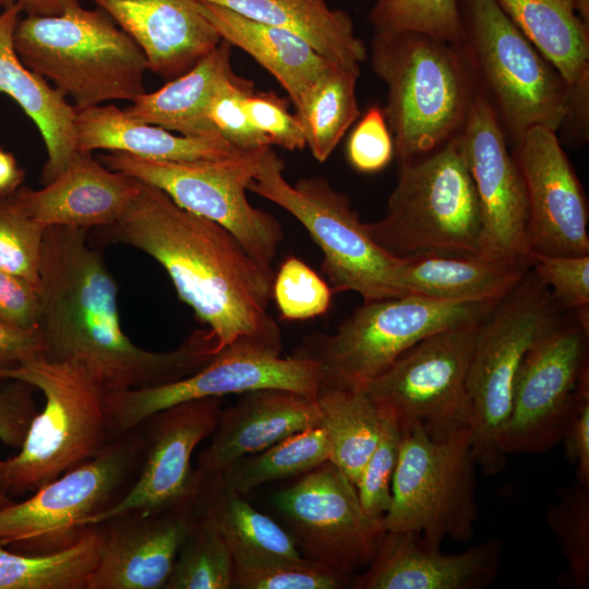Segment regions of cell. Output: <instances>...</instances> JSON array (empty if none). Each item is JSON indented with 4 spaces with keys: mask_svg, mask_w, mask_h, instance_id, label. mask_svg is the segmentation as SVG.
Here are the masks:
<instances>
[{
    "mask_svg": "<svg viewBox=\"0 0 589 589\" xmlns=\"http://www.w3.org/2000/svg\"><path fill=\"white\" fill-rule=\"evenodd\" d=\"M87 232L45 230L37 285L43 357L82 366L106 394L170 384L203 369L218 353L208 328L165 352L143 349L123 332L117 284Z\"/></svg>",
    "mask_w": 589,
    "mask_h": 589,
    "instance_id": "1",
    "label": "cell"
},
{
    "mask_svg": "<svg viewBox=\"0 0 589 589\" xmlns=\"http://www.w3.org/2000/svg\"><path fill=\"white\" fill-rule=\"evenodd\" d=\"M99 229L105 242L135 248L164 267L178 297L216 339L217 352L241 338L281 345L279 326L268 313L273 268L253 260L218 224L141 181L123 216Z\"/></svg>",
    "mask_w": 589,
    "mask_h": 589,
    "instance_id": "2",
    "label": "cell"
},
{
    "mask_svg": "<svg viewBox=\"0 0 589 589\" xmlns=\"http://www.w3.org/2000/svg\"><path fill=\"white\" fill-rule=\"evenodd\" d=\"M371 62L387 87L383 110L398 163L459 135L479 92L460 45L410 31L374 33Z\"/></svg>",
    "mask_w": 589,
    "mask_h": 589,
    "instance_id": "3",
    "label": "cell"
},
{
    "mask_svg": "<svg viewBox=\"0 0 589 589\" xmlns=\"http://www.w3.org/2000/svg\"><path fill=\"white\" fill-rule=\"evenodd\" d=\"M0 380L33 385L45 397L20 452L0 456V493L16 500L99 455L117 436L106 393L80 365L43 356L0 369Z\"/></svg>",
    "mask_w": 589,
    "mask_h": 589,
    "instance_id": "4",
    "label": "cell"
},
{
    "mask_svg": "<svg viewBox=\"0 0 589 589\" xmlns=\"http://www.w3.org/2000/svg\"><path fill=\"white\" fill-rule=\"evenodd\" d=\"M13 41L21 61L71 97L76 109L109 100L132 103L145 92V55L99 8L77 3L60 15H25Z\"/></svg>",
    "mask_w": 589,
    "mask_h": 589,
    "instance_id": "5",
    "label": "cell"
},
{
    "mask_svg": "<svg viewBox=\"0 0 589 589\" xmlns=\"http://www.w3.org/2000/svg\"><path fill=\"white\" fill-rule=\"evenodd\" d=\"M365 226L397 259L482 255L480 206L457 137L399 163L384 216Z\"/></svg>",
    "mask_w": 589,
    "mask_h": 589,
    "instance_id": "6",
    "label": "cell"
},
{
    "mask_svg": "<svg viewBox=\"0 0 589 589\" xmlns=\"http://www.w3.org/2000/svg\"><path fill=\"white\" fill-rule=\"evenodd\" d=\"M460 45L478 89L513 142L528 129L554 132L573 115V92L495 0H458Z\"/></svg>",
    "mask_w": 589,
    "mask_h": 589,
    "instance_id": "7",
    "label": "cell"
},
{
    "mask_svg": "<svg viewBox=\"0 0 589 589\" xmlns=\"http://www.w3.org/2000/svg\"><path fill=\"white\" fill-rule=\"evenodd\" d=\"M564 312L548 286L529 268L479 325L467 389L472 411L471 449L485 474L500 472L506 464L501 441L521 362Z\"/></svg>",
    "mask_w": 589,
    "mask_h": 589,
    "instance_id": "8",
    "label": "cell"
},
{
    "mask_svg": "<svg viewBox=\"0 0 589 589\" xmlns=\"http://www.w3.org/2000/svg\"><path fill=\"white\" fill-rule=\"evenodd\" d=\"M285 163L267 146L248 190L296 218L323 253V272L333 291L357 292L363 302L400 297L397 278L402 259L383 250L368 232L349 197L323 177L291 184Z\"/></svg>",
    "mask_w": 589,
    "mask_h": 589,
    "instance_id": "9",
    "label": "cell"
},
{
    "mask_svg": "<svg viewBox=\"0 0 589 589\" xmlns=\"http://www.w3.org/2000/svg\"><path fill=\"white\" fill-rule=\"evenodd\" d=\"M496 302H442L413 296L363 302L335 333L306 337L294 356L318 364L321 388H364L417 342L484 317Z\"/></svg>",
    "mask_w": 589,
    "mask_h": 589,
    "instance_id": "10",
    "label": "cell"
},
{
    "mask_svg": "<svg viewBox=\"0 0 589 589\" xmlns=\"http://www.w3.org/2000/svg\"><path fill=\"white\" fill-rule=\"evenodd\" d=\"M144 456L140 424L117 436L92 460L63 473L22 502L0 508V543L26 554L61 550L80 539L88 520L130 489Z\"/></svg>",
    "mask_w": 589,
    "mask_h": 589,
    "instance_id": "11",
    "label": "cell"
},
{
    "mask_svg": "<svg viewBox=\"0 0 589 589\" xmlns=\"http://www.w3.org/2000/svg\"><path fill=\"white\" fill-rule=\"evenodd\" d=\"M476 467L470 429L440 440L420 426L401 434L385 530L412 532L434 548L444 539L470 540L478 517Z\"/></svg>",
    "mask_w": 589,
    "mask_h": 589,
    "instance_id": "12",
    "label": "cell"
},
{
    "mask_svg": "<svg viewBox=\"0 0 589 589\" xmlns=\"http://www.w3.org/2000/svg\"><path fill=\"white\" fill-rule=\"evenodd\" d=\"M266 147L194 161L156 160L123 152H109L100 160L111 170L160 189L185 211L218 224L253 260L272 268L284 240L283 228L273 215L252 206L245 193Z\"/></svg>",
    "mask_w": 589,
    "mask_h": 589,
    "instance_id": "13",
    "label": "cell"
},
{
    "mask_svg": "<svg viewBox=\"0 0 589 589\" xmlns=\"http://www.w3.org/2000/svg\"><path fill=\"white\" fill-rule=\"evenodd\" d=\"M482 318L425 337L364 387L401 434L420 426L440 440L471 428L467 376Z\"/></svg>",
    "mask_w": 589,
    "mask_h": 589,
    "instance_id": "14",
    "label": "cell"
},
{
    "mask_svg": "<svg viewBox=\"0 0 589 589\" xmlns=\"http://www.w3.org/2000/svg\"><path fill=\"white\" fill-rule=\"evenodd\" d=\"M588 313L565 311L527 351L516 376L501 452L542 454L563 440L589 376Z\"/></svg>",
    "mask_w": 589,
    "mask_h": 589,
    "instance_id": "15",
    "label": "cell"
},
{
    "mask_svg": "<svg viewBox=\"0 0 589 589\" xmlns=\"http://www.w3.org/2000/svg\"><path fill=\"white\" fill-rule=\"evenodd\" d=\"M281 345L241 338L220 350L203 369L177 382L106 394L110 426L116 436L148 416L199 398L223 397L260 388H283L316 397L321 370L311 359L280 357Z\"/></svg>",
    "mask_w": 589,
    "mask_h": 589,
    "instance_id": "16",
    "label": "cell"
},
{
    "mask_svg": "<svg viewBox=\"0 0 589 589\" xmlns=\"http://www.w3.org/2000/svg\"><path fill=\"white\" fill-rule=\"evenodd\" d=\"M274 503L305 558L348 577L369 566L386 532L383 518L364 513L354 483L329 460Z\"/></svg>",
    "mask_w": 589,
    "mask_h": 589,
    "instance_id": "17",
    "label": "cell"
},
{
    "mask_svg": "<svg viewBox=\"0 0 589 589\" xmlns=\"http://www.w3.org/2000/svg\"><path fill=\"white\" fill-rule=\"evenodd\" d=\"M221 397L182 401L139 423L144 456L128 492L111 507L92 517L88 526L117 516L154 514L196 504L206 479L192 466L196 446L216 431Z\"/></svg>",
    "mask_w": 589,
    "mask_h": 589,
    "instance_id": "18",
    "label": "cell"
},
{
    "mask_svg": "<svg viewBox=\"0 0 589 589\" xmlns=\"http://www.w3.org/2000/svg\"><path fill=\"white\" fill-rule=\"evenodd\" d=\"M505 135L492 105L478 92L457 141L480 206L482 255L530 266L526 190Z\"/></svg>",
    "mask_w": 589,
    "mask_h": 589,
    "instance_id": "19",
    "label": "cell"
},
{
    "mask_svg": "<svg viewBox=\"0 0 589 589\" xmlns=\"http://www.w3.org/2000/svg\"><path fill=\"white\" fill-rule=\"evenodd\" d=\"M514 144L528 203L530 252L589 255L587 197L557 133L534 127Z\"/></svg>",
    "mask_w": 589,
    "mask_h": 589,
    "instance_id": "20",
    "label": "cell"
},
{
    "mask_svg": "<svg viewBox=\"0 0 589 589\" xmlns=\"http://www.w3.org/2000/svg\"><path fill=\"white\" fill-rule=\"evenodd\" d=\"M197 503L98 524L101 544L86 589H165Z\"/></svg>",
    "mask_w": 589,
    "mask_h": 589,
    "instance_id": "21",
    "label": "cell"
},
{
    "mask_svg": "<svg viewBox=\"0 0 589 589\" xmlns=\"http://www.w3.org/2000/svg\"><path fill=\"white\" fill-rule=\"evenodd\" d=\"M141 181L111 170L76 151L67 168L45 188L20 187L12 196L17 205L45 228L64 226L89 230L117 223L127 212Z\"/></svg>",
    "mask_w": 589,
    "mask_h": 589,
    "instance_id": "22",
    "label": "cell"
},
{
    "mask_svg": "<svg viewBox=\"0 0 589 589\" xmlns=\"http://www.w3.org/2000/svg\"><path fill=\"white\" fill-rule=\"evenodd\" d=\"M502 543L494 539L467 551L445 554L412 532L386 531L358 589H479L500 566Z\"/></svg>",
    "mask_w": 589,
    "mask_h": 589,
    "instance_id": "23",
    "label": "cell"
},
{
    "mask_svg": "<svg viewBox=\"0 0 589 589\" xmlns=\"http://www.w3.org/2000/svg\"><path fill=\"white\" fill-rule=\"evenodd\" d=\"M145 55L148 70L173 80L193 68L221 38L199 0H93Z\"/></svg>",
    "mask_w": 589,
    "mask_h": 589,
    "instance_id": "24",
    "label": "cell"
},
{
    "mask_svg": "<svg viewBox=\"0 0 589 589\" xmlns=\"http://www.w3.org/2000/svg\"><path fill=\"white\" fill-rule=\"evenodd\" d=\"M320 423L316 397L283 388L242 393L233 406L221 409L211 443L197 456L196 468L205 478L217 476L239 458Z\"/></svg>",
    "mask_w": 589,
    "mask_h": 589,
    "instance_id": "25",
    "label": "cell"
},
{
    "mask_svg": "<svg viewBox=\"0 0 589 589\" xmlns=\"http://www.w3.org/2000/svg\"><path fill=\"white\" fill-rule=\"evenodd\" d=\"M21 13L15 3L0 13V93L19 104L43 136L47 160L40 181L47 184L67 168L77 151L75 108L63 94L21 61L13 41Z\"/></svg>",
    "mask_w": 589,
    "mask_h": 589,
    "instance_id": "26",
    "label": "cell"
},
{
    "mask_svg": "<svg viewBox=\"0 0 589 589\" xmlns=\"http://www.w3.org/2000/svg\"><path fill=\"white\" fill-rule=\"evenodd\" d=\"M74 130L76 149L91 153L107 149L156 160L194 161L244 151L220 136L176 135L161 127L133 120L115 105L75 108Z\"/></svg>",
    "mask_w": 589,
    "mask_h": 589,
    "instance_id": "27",
    "label": "cell"
},
{
    "mask_svg": "<svg viewBox=\"0 0 589 589\" xmlns=\"http://www.w3.org/2000/svg\"><path fill=\"white\" fill-rule=\"evenodd\" d=\"M529 265L484 255H424L402 259L401 296L442 302H496L524 277Z\"/></svg>",
    "mask_w": 589,
    "mask_h": 589,
    "instance_id": "28",
    "label": "cell"
},
{
    "mask_svg": "<svg viewBox=\"0 0 589 589\" xmlns=\"http://www.w3.org/2000/svg\"><path fill=\"white\" fill-rule=\"evenodd\" d=\"M572 88L574 104L589 100V23L577 0H495Z\"/></svg>",
    "mask_w": 589,
    "mask_h": 589,
    "instance_id": "29",
    "label": "cell"
},
{
    "mask_svg": "<svg viewBox=\"0 0 589 589\" xmlns=\"http://www.w3.org/2000/svg\"><path fill=\"white\" fill-rule=\"evenodd\" d=\"M200 7L220 38L245 51L267 70L288 93L294 107L315 81L335 64L290 32L218 4L200 1Z\"/></svg>",
    "mask_w": 589,
    "mask_h": 589,
    "instance_id": "30",
    "label": "cell"
},
{
    "mask_svg": "<svg viewBox=\"0 0 589 589\" xmlns=\"http://www.w3.org/2000/svg\"><path fill=\"white\" fill-rule=\"evenodd\" d=\"M231 47L221 39L188 72L157 91L144 92L123 111L133 120L180 135L220 136L208 117V107L219 85L236 74L231 65Z\"/></svg>",
    "mask_w": 589,
    "mask_h": 589,
    "instance_id": "31",
    "label": "cell"
},
{
    "mask_svg": "<svg viewBox=\"0 0 589 589\" xmlns=\"http://www.w3.org/2000/svg\"><path fill=\"white\" fill-rule=\"evenodd\" d=\"M228 8L254 21L290 32L328 61L360 73L368 51L350 15L326 0H199Z\"/></svg>",
    "mask_w": 589,
    "mask_h": 589,
    "instance_id": "32",
    "label": "cell"
},
{
    "mask_svg": "<svg viewBox=\"0 0 589 589\" xmlns=\"http://www.w3.org/2000/svg\"><path fill=\"white\" fill-rule=\"evenodd\" d=\"M197 509L217 529L235 564L264 565L305 558L287 530L251 506L242 494L205 478Z\"/></svg>",
    "mask_w": 589,
    "mask_h": 589,
    "instance_id": "33",
    "label": "cell"
},
{
    "mask_svg": "<svg viewBox=\"0 0 589 589\" xmlns=\"http://www.w3.org/2000/svg\"><path fill=\"white\" fill-rule=\"evenodd\" d=\"M316 402L329 461L356 485L378 441L381 412L365 388H320Z\"/></svg>",
    "mask_w": 589,
    "mask_h": 589,
    "instance_id": "34",
    "label": "cell"
},
{
    "mask_svg": "<svg viewBox=\"0 0 589 589\" xmlns=\"http://www.w3.org/2000/svg\"><path fill=\"white\" fill-rule=\"evenodd\" d=\"M100 544L98 525L70 545L43 554L16 552L0 543V589H86Z\"/></svg>",
    "mask_w": 589,
    "mask_h": 589,
    "instance_id": "35",
    "label": "cell"
},
{
    "mask_svg": "<svg viewBox=\"0 0 589 589\" xmlns=\"http://www.w3.org/2000/svg\"><path fill=\"white\" fill-rule=\"evenodd\" d=\"M358 76L357 72L332 64L296 106L306 146L320 163L332 155L359 118Z\"/></svg>",
    "mask_w": 589,
    "mask_h": 589,
    "instance_id": "36",
    "label": "cell"
},
{
    "mask_svg": "<svg viewBox=\"0 0 589 589\" xmlns=\"http://www.w3.org/2000/svg\"><path fill=\"white\" fill-rule=\"evenodd\" d=\"M329 460L324 429L309 428L230 464L209 477L242 495L265 483L302 476Z\"/></svg>",
    "mask_w": 589,
    "mask_h": 589,
    "instance_id": "37",
    "label": "cell"
},
{
    "mask_svg": "<svg viewBox=\"0 0 589 589\" xmlns=\"http://www.w3.org/2000/svg\"><path fill=\"white\" fill-rule=\"evenodd\" d=\"M233 570L235 561L228 545L197 509L165 589H230Z\"/></svg>",
    "mask_w": 589,
    "mask_h": 589,
    "instance_id": "38",
    "label": "cell"
},
{
    "mask_svg": "<svg viewBox=\"0 0 589 589\" xmlns=\"http://www.w3.org/2000/svg\"><path fill=\"white\" fill-rule=\"evenodd\" d=\"M546 518L566 562L558 582L569 588H588L589 486L576 483L558 490L557 501L548 506Z\"/></svg>",
    "mask_w": 589,
    "mask_h": 589,
    "instance_id": "39",
    "label": "cell"
},
{
    "mask_svg": "<svg viewBox=\"0 0 589 589\" xmlns=\"http://www.w3.org/2000/svg\"><path fill=\"white\" fill-rule=\"evenodd\" d=\"M368 20L374 33L418 32L454 45L465 39L458 0H376Z\"/></svg>",
    "mask_w": 589,
    "mask_h": 589,
    "instance_id": "40",
    "label": "cell"
},
{
    "mask_svg": "<svg viewBox=\"0 0 589 589\" xmlns=\"http://www.w3.org/2000/svg\"><path fill=\"white\" fill-rule=\"evenodd\" d=\"M272 298L280 318L305 321L328 311L333 289L305 262L297 256H289L274 274Z\"/></svg>",
    "mask_w": 589,
    "mask_h": 589,
    "instance_id": "41",
    "label": "cell"
},
{
    "mask_svg": "<svg viewBox=\"0 0 589 589\" xmlns=\"http://www.w3.org/2000/svg\"><path fill=\"white\" fill-rule=\"evenodd\" d=\"M45 230L12 194L0 196V268L38 285Z\"/></svg>",
    "mask_w": 589,
    "mask_h": 589,
    "instance_id": "42",
    "label": "cell"
},
{
    "mask_svg": "<svg viewBox=\"0 0 589 589\" xmlns=\"http://www.w3.org/2000/svg\"><path fill=\"white\" fill-rule=\"evenodd\" d=\"M352 577L338 574L308 558L264 565L235 564V589H340L353 585Z\"/></svg>",
    "mask_w": 589,
    "mask_h": 589,
    "instance_id": "43",
    "label": "cell"
},
{
    "mask_svg": "<svg viewBox=\"0 0 589 589\" xmlns=\"http://www.w3.org/2000/svg\"><path fill=\"white\" fill-rule=\"evenodd\" d=\"M381 412L378 441L357 482L360 504L366 515L383 518L392 501V481L399 457L401 433L395 419Z\"/></svg>",
    "mask_w": 589,
    "mask_h": 589,
    "instance_id": "44",
    "label": "cell"
},
{
    "mask_svg": "<svg viewBox=\"0 0 589 589\" xmlns=\"http://www.w3.org/2000/svg\"><path fill=\"white\" fill-rule=\"evenodd\" d=\"M253 91L251 81L235 74L219 85L208 107V117L219 135L244 151L272 146L247 113L244 99Z\"/></svg>",
    "mask_w": 589,
    "mask_h": 589,
    "instance_id": "45",
    "label": "cell"
},
{
    "mask_svg": "<svg viewBox=\"0 0 589 589\" xmlns=\"http://www.w3.org/2000/svg\"><path fill=\"white\" fill-rule=\"evenodd\" d=\"M530 267L565 311H589V255L531 253Z\"/></svg>",
    "mask_w": 589,
    "mask_h": 589,
    "instance_id": "46",
    "label": "cell"
},
{
    "mask_svg": "<svg viewBox=\"0 0 589 589\" xmlns=\"http://www.w3.org/2000/svg\"><path fill=\"white\" fill-rule=\"evenodd\" d=\"M347 158L359 172L383 170L395 156L394 140L384 110L370 107L351 131L347 142Z\"/></svg>",
    "mask_w": 589,
    "mask_h": 589,
    "instance_id": "47",
    "label": "cell"
},
{
    "mask_svg": "<svg viewBox=\"0 0 589 589\" xmlns=\"http://www.w3.org/2000/svg\"><path fill=\"white\" fill-rule=\"evenodd\" d=\"M252 124L272 145L288 151L306 147L305 137L296 115L289 112L287 101L272 92H251L244 99Z\"/></svg>",
    "mask_w": 589,
    "mask_h": 589,
    "instance_id": "48",
    "label": "cell"
},
{
    "mask_svg": "<svg viewBox=\"0 0 589 589\" xmlns=\"http://www.w3.org/2000/svg\"><path fill=\"white\" fill-rule=\"evenodd\" d=\"M4 381L0 386V441L10 447L20 448L37 413L36 388L17 380ZM15 501L0 493V508Z\"/></svg>",
    "mask_w": 589,
    "mask_h": 589,
    "instance_id": "49",
    "label": "cell"
},
{
    "mask_svg": "<svg viewBox=\"0 0 589 589\" xmlns=\"http://www.w3.org/2000/svg\"><path fill=\"white\" fill-rule=\"evenodd\" d=\"M38 286L0 268V320L20 327L34 328L39 320Z\"/></svg>",
    "mask_w": 589,
    "mask_h": 589,
    "instance_id": "50",
    "label": "cell"
},
{
    "mask_svg": "<svg viewBox=\"0 0 589 589\" xmlns=\"http://www.w3.org/2000/svg\"><path fill=\"white\" fill-rule=\"evenodd\" d=\"M562 442L566 457L576 466V483L589 486V376L579 385Z\"/></svg>",
    "mask_w": 589,
    "mask_h": 589,
    "instance_id": "51",
    "label": "cell"
},
{
    "mask_svg": "<svg viewBox=\"0 0 589 589\" xmlns=\"http://www.w3.org/2000/svg\"><path fill=\"white\" fill-rule=\"evenodd\" d=\"M44 352L45 342L38 326L25 329L0 320V369L16 366Z\"/></svg>",
    "mask_w": 589,
    "mask_h": 589,
    "instance_id": "52",
    "label": "cell"
},
{
    "mask_svg": "<svg viewBox=\"0 0 589 589\" xmlns=\"http://www.w3.org/2000/svg\"><path fill=\"white\" fill-rule=\"evenodd\" d=\"M25 172L19 167L15 157L0 148V196L14 193L22 184Z\"/></svg>",
    "mask_w": 589,
    "mask_h": 589,
    "instance_id": "53",
    "label": "cell"
},
{
    "mask_svg": "<svg viewBox=\"0 0 589 589\" xmlns=\"http://www.w3.org/2000/svg\"><path fill=\"white\" fill-rule=\"evenodd\" d=\"M29 16H53L80 3L79 0H12Z\"/></svg>",
    "mask_w": 589,
    "mask_h": 589,
    "instance_id": "54",
    "label": "cell"
},
{
    "mask_svg": "<svg viewBox=\"0 0 589 589\" xmlns=\"http://www.w3.org/2000/svg\"><path fill=\"white\" fill-rule=\"evenodd\" d=\"M580 16L589 23V0H577Z\"/></svg>",
    "mask_w": 589,
    "mask_h": 589,
    "instance_id": "55",
    "label": "cell"
},
{
    "mask_svg": "<svg viewBox=\"0 0 589 589\" xmlns=\"http://www.w3.org/2000/svg\"><path fill=\"white\" fill-rule=\"evenodd\" d=\"M12 3V0H0V7H8Z\"/></svg>",
    "mask_w": 589,
    "mask_h": 589,
    "instance_id": "56",
    "label": "cell"
}]
</instances>
